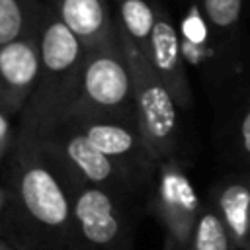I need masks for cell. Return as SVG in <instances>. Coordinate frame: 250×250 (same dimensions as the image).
Returning a JSON list of instances; mask_svg holds the SVG:
<instances>
[{"instance_id": "obj_9", "label": "cell", "mask_w": 250, "mask_h": 250, "mask_svg": "<svg viewBox=\"0 0 250 250\" xmlns=\"http://www.w3.org/2000/svg\"><path fill=\"white\" fill-rule=\"evenodd\" d=\"M39 76V29L0 45V109L20 117Z\"/></svg>"}, {"instance_id": "obj_17", "label": "cell", "mask_w": 250, "mask_h": 250, "mask_svg": "<svg viewBox=\"0 0 250 250\" xmlns=\"http://www.w3.org/2000/svg\"><path fill=\"white\" fill-rule=\"evenodd\" d=\"M16 139H18V117L0 109V176Z\"/></svg>"}, {"instance_id": "obj_19", "label": "cell", "mask_w": 250, "mask_h": 250, "mask_svg": "<svg viewBox=\"0 0 250 250\" xmlns=\"http://www.w3.org/2000/svg\"><path fill=\"white\" fill-rule=\"evenodd\" d=\"M4 209H6V188H4V182L0 180V219L4 215Z\"/></svg>"}, {"instance_id": "obj_11", "label": "cell", "mask_w": 250, "mask_h": 250, "mask_svg": "<svg viewBox=\"0 0 250 250\" xmlns=\"http://www.w3.org/2000/svg\"><path fill=\"white\" fill-rule=\"evenodd\" d=\"M145 55L148 57L158 78L172 92L178 105H186L189 102V90H188V78L184 68L182 41L176 27L166 16L158 14L150 41H148V49Z\"/></svg>"}, {"instance_id": "obj_20", "label": "cell", "mask_w": 250, "mask_h": 250, "mask_svg": "<svg viewBox=\"0 0 250 250\" xmlns=\"http://www.w3.org/2000/svg\"><path fill=\"white\" fill-rule=\"evenodd\" d=\"M0 250H18V248H16L10 240H6V238L2 236V238H0Z\"/></svg>"}, {"instance_id": "obj_22", "label": "cell", "mask_w": 250, "mask_h": 250, "mask_svg": "<svg viewBox=\"0 0 250 250\" xmlns=\"http://www.w3.org/2000/svg\"><path fill=\"white\" fill-rule=\"evenodd\" d=\"M164 250H172V248H168V246H164Z\"/></svg>"}, {"instance_id": "obj_18", "label": "cell", "mask_w": 250, "mask_h": 250, "mask_svg": "<svg viewBox=\"0 0 250 250\" xmlns=\"http://www.w3.org/2000/svg\"><path fill=\"white\" fill-rule=\"evenodd\" d=\"M240 137H242V146L250 154V111L244 115L242 125H240Z\"/></svg>"}, {"instance_id": "obj_3", "label": "cell", "mask_w": 250, "mask_h": 250, "mask_svg": "<svg viewBox=\"0 0 250 250\" xmlns=\"http://www.w3.org/2000/svg\"><path fill=\"white\" fill-rule=\"evenodd\" d=\"M66 115H98L137 121L133 76L121 41L117 45L86 49L76 94Z\"/></svg>"}, {"instance_id": "obj_7", "label": "cell", "mask_w": 250, "mask_h": 250, "mask_svg": "<svg viewBox=\"0 0 250 250\" xmlns=\"http://www.w3.org/2000/svg\"><path fill=\"white\" fill-rule=\"evenodd\" d=\"M72 211L84 250H131L133 223L127 201L107 189L76 182L72 189Z\"/></svg>"}, {"instance_id": "obj_8", "label": "cell", "mask_w": 250, "mask_h": 250, "mask_svg": "<svg viewBox=\"0 0 250 250\" xmlns=\"http://www.w3.org/2000/svg\"><path fill=\"white\" fill-rule=\"evenodd\" d=\"M201 207L195 188L182 166L174 158L160 160L152 182L150 211L164 229V246L186 250Z\"/></svg>"}, {"instance_id": "obj_5", "label": "cell", "mask_w": 250, "mask_h": 250, "mask_svg": "<svg viewBox=\"0 0 250 250\" xmlns=\"http://www.w3.org/2000/svg\"><path fill=\"white\" fill-rule=\"evenodd\" d=\"M29 139L49 152L76 182L107 189L127 203L139 193L131 178L111 158L100 152L72 123L62 119L47 133Z\"/></svg>"}, {"instance_id": "obj_4", "label": "cell", "mask_w": 250, "mask_h": 250, "mask_svg": "<svg viewBox=\"0 0 250 250\" xmlns=\"http://www.w3.org/2000/svg\"><path fill=\"white\" fill-rule=\"evenodd\" d=\"M119 41L133 76L137 123L150 154L160 162L172 158L178 143V102L158 78L148 57L119 29Z\"/></svg>"}, {"instance_id": "obj_13", "label": "cell", "mask_w": 250, "mask_h": 250, "mask_svg": "<svg viewBox=\"0 0 250 250\" xmlns=\"http://www.w3.org/2000/svg\"><path fill=\"white\" fill-rule=\"evenodd\" d=\"M45 2L47 0H0V45L35 33Z\"/></svg>"}, {"instance_id": "obj_10", "label": "cell", "mask_w": 250, "mask_h": 250, "mask_svg": "<svg viewBox=\"0 0 250 250\" xmlns=\"http://www.w3.org/2000/svg\"><path fill=\"white\" fill-rule=\"evenodd\" d=\"M59 18L86 47L117 45L119 25L113 0H49Z\"/></svg>"}, {"instance_id": "obj_2", "label": "cell", "mask_w": 250, "mask_h": 250, "mask_svg": "<svg viewBox=\"0 0 250 250\" xmlns=\"http://www.w3.org/2000/svg\"><path fill=\"white\" fill-rule=\"evenodd\" d=\"M86 49L47 0L39 21V76L18 117V135L39 137L66 115L76 94Z\"/></svg>"}, {"instance_id": "obj_14", "label": "cell", "mask_w": 250, "mask_h": 250, "mask_svg": "<svg viewBox=\"0 0 250 250\" xmlns=\"http://www.w3.org/2000/svg\"><path fill=\"white\" fill-rule=\"evenodd\" d=\"M119 29L143 51L146 53L148 41L158 18L156 8L148 0H113Z\"/></svg>"}, {"instance_id": "obj_15", "label": "cell", "mask_w": 250, "mask_h": 250, "mask_svg": "<svg viewBox=\"0 0 250 250\" xmlns=\"http://www.w3.org/2000/svg\"><path fill=\"white\" fill-rule=\"evenodd\" d=\"M186 250H238L215 207H201Z\"/></svg>"}, {"instance_id": "obj_1", "label": "cell", "mask_w": 250, "mask_h": 250, "mask_svg": "<svg viewBox=\"0 0 250 250\" xmlns=\"http://www.w3.org/2000/svg\"><path fill=\"white\" fill-rule=\"evenodd\" d=\"M0 180L6 240L18 250H84L72 211L76 180L33 139L18 135Z\"/></svg>"}, {"instance_id": "obj_16", "label": "cell", "mask_w": 250, "mask_h": 250, "mask_svg": "<svg viewBox=\"0 0 250 250\" xmlns=\"http://www.w3.org/2000/svg\"><path fill=\"white\" fill-rule=\"evenodd\" d=\"M242 0H203L207 20L217 27L232 25L240 16Z\"/></svg>"}, {"instance_id": "obj_6", "label": "cell", "mask_w": 250, "mask_h": 250, "mask_svg": "<svg viewBox=\"0 0 250 250\" xmlns=\"http://www.w3.org/2000/svg\"><path fill=\"white\" fill-rule=\"evenodd\" d=\"M64 121L72 123L100 152L111 158L139 191L152 186L158 160L150 154L137 121L98 115H66Z\"/></svg>"}, {"instance_id": "obj_12", "label": "cell", "mask_w": 250, "mask_h": 250, "mask_svg": "<svg viewBox=\"0 0 250 250\" xmlns=\"http://www.w3.org/2000/svg\"><path fill=\"white\" fill-rule=\"evenodd\" d=\"M213 207L221 215L234 246L250 250V178L223 184L213 197Z\"/></svg>"}, {"instance_id": "obj_21", "label": "cell", "mask_w": 250, "mask_h": 250, "mask_svg": "<svg viewBox=\"0 0 250 250\" xmlns=\"http://www.w3.org/2000/svg\"><path fill=\"white\" fill-rule=\"evenodd\" d=\"M4 236V225H2V219H0V238Z\"/></svg>"}]
</instances>
